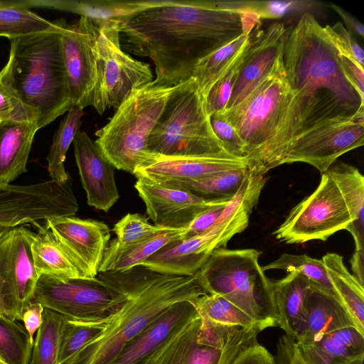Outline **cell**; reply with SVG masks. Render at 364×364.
<instances>
[{
	"label": "cell",
	"mask_w": 364,
	"mask_h": 364,
	"mask_svg": "<svg viewBox=\"0 0 364 364\" xmlns=\"http://www.w3.org/2000/svg\"><path fill=\"white\" fill-rule=\"evenodd\" d=\"M245 17L215 1L156 0L119 23L121 46L152 60L157 84L174 86L193 77L210 52L244 33Z\"/></svg>",
	"instance_id": "6da1fadb"
},
{
	"label": "cell",
	"mask_w": 364,
	"mask_h": 364,
	"mask_svg": "<svg viewBox=\"0 0 364 364\" xmlns=\"http://www.w3.org/2000/svg\"><path fill=\"white\" fill-rule=\"evenodd\" d=\"M97 277L123 292L126 301L107 317L102 332L63 364H111L128 343L170 306L208 294L197 274H160L141 265L100 272Z\"/></svg>",
	"instance_id": "7a4b0ae2"
},
{
	"label": "cell",
	"mask_w": 364,
	"mask_h": 364,
	"mask_svg": "<svg viewBox=\"0 0 364 364\" xmlns=\"http://www.w3.org/2000/svg\"><path fill=\"white\" fill-rule=\"evenodd\" d=\"M282 60L299 111L306 118L338 112L355 114L364 107L343 73L339 53L311 14H303L289 28Z\"/></svg>",
	"instance_id": "3957f363"
},
{
	"label": "cell",
	"mask_w": 364,
	"mask_h": 364,
	"mask_svg": "<svg viewBox=\"0 0 364 364\" xmlns=\"http://www.w3.org/2000/svg\"><path fill=\"white\" fill-rule=\"evenodd\" d=\"M60 28L10 39L7 63L11 85L38 114L41 129L73 106L70 99Z\"/></svg>",
	"instance_id": "277c9868"
},
{
	"label": "cell",
	"mask_w": 364,
	"mask_h": 364,
	"mask_svg": "<svg viewBox=\"0 0 364 364\" xmlns=\"http://www.w3.org/2000/svg\"><path fill=\"white\" fill-rule=\"evenodd\" d=\"M363 210L364 177L356 167L340 162L321 173L317 188L290 210L273 234L287 244L326 241Z\"/></svg>",
	"instance_id": "5b68a950"
},
{
	"label": "cell",
	"mask_w": 364,
	"mask_h": 364,
	"mask_svg": "<svg viewBox=\"0 0 364 364\" xmlns=\"http://www.w3.org/2000/svg\"><path fill=\"white\" fill-rule=\"evenodd\" d=\"M176 86L152 80L133 90L108 123L97 131L95 142L115 168L134 174L152 160L148 139Z\"/></svg>",
	"instance_id": "8992f818"
},
{
	"label": "cell",
	"mask_w": 364,
	"mask_h": 364,
	"mask_svg": "<svg viewBox=\"0 0 364 364\" xmlns=\"http://www.w3.org/2000/svg\"><path fill=\"white\" fill-rule=\"evenodd\" d=\"M260 252L251 248L213 252L196 273L208 294H218L265 329L277 326L272 280L259 263Z\"/></svg>",
	"instance_id": "52a82bcc"
},
{
	"label": "cell",
	"mask_w": 364,
	"mask_h": 364,
	"mask_svg": "<svg viewBox=\"0 0 364 364\" xmlns=\"http://www.w3.org/2000/svg\"><path fill=\"white\" fill-rule=\"evenodd\" d=\"M147 149L153 155L165 156H233L215 134L206 98L193 77L178 84L170 95L149 136Z\"/></svg>",
	"instance_id": "ba28073f"
},
{
	"label": "cell",
	"mask_w": 364,
	"mask_h": 364,
	"mask_svg": "<svg viewBox=\"0 0 364 364\" xmlns=\"http://www.w3.org/2000/svg\"><path fill=\"white\" fill-rule=\"evenodd\" d=\"M264 328L213 323L197 312L141 364H222L250 343Z\"/></svg>",
	"instance_id": "9c48e42d"
},
{
	"label": "cell",
	"mask_w": 364,
	"mask_h": 364,
	"mask_svg": "<svg viewBox=\"0 0 364 364\" xmlns=\"http://www.w3.org/2000/svg\"><path fill=\"white\" fill-rule=\"evenodd\" d=\"M282 50L270 71L252 92L239 105L222 112L243 141L247 160L274 136L292 97Z\"/></svg>",
	"instance_id": "30bf717a"
},
{
	"label": "cell",
	"mask_w": 364,
	"mask_h": 364,
	"mask_svg": "<svg viewBox=\"0 0 364 364\" xmlns=\"http://www.w3.org/2000/svg\"><path fill=\"white\" fill-rule=\"evenodd\" d=\"M364 144V107L328 118L303 130L258 171L264 176L284 164L303 162L326 172L341 155Z\"/></svg>",
	"instance_id": "8fae6325"
},
{
	"label": "cell",
	"mask_w": 364,
	"mask_h": 364,
	"mask_svg": "<svg viewBox=\"0 0 364 364\" xmlns=\"http://www.w3.org/2000/svg\"><path fill=\"white\" fill-rule=\"evenodd\" d=\"M257 203L252 197L240 196L232 211L226 213L223 210L218 222L210 230L166 245L141 265L160 274L196 275L213 251L225 248L233 236L246 229Z\"/></svg>",
	"instance_id": "7c38bea8"
},
{
	"label": "cell",
	"mask_w": 364,
	"mask_h": 364,
	"mask_svg": "<svg viewBox=\"0 0 364 364\" xmlns=\"http://www.w3.org/2000/svg\"><path fill=\"white\" fill-rule=\"evenodd\" d=\"M95 43V82L91 105L102 114L117 109L133 90L153 80L149 64L132 58L121 46L119 22L99 25Z\"/></svg>",
	"instance_id": "4fadbf2b"
},
{
	"label": "cell",
	"mask_w": 364,
	"mask_h": 364,
	"mask_svg": "<svg viewBox=\"0 0 364 364\" xmlns=\"http://www.w3.org/2000/svg\"><path fill=\"white\" fill-rule=\"evenodd\" d=\"M33 300L70 320L89 321L115 312L125 302L126 296L97 277L60 279L41 275Z\"/></svg>",
	"instance_id": "5bb4252c"
},
{
	"label": "cell",
	"mask_w": 364,
	"mask_h": 364,
	"mask_svg": "<svg viewBox=\"0 0 364 364\" xmlns=\"http://www.w3.org/2000/svg\"><path fill=\"white\" fill-rule=\"evenodd\" d=\"M78 203L71 178L28 185L0 184V226L15 228L55 217L75 216Z\"/></svg>",
	"instance_id": "9a60e30c"
},
{
	"label": "cell",
	"mask_w": 364,
	"mask_h": 364,
	"mask_svg": "<svg viewBox=\"0 0 364 364\" xmlns=\"http://www.w3.org/2000/svg\"><path fill=\"white\" fill-rule=\"evenodd\" d=\"M35 233L18 226L0 240V316L11 321H21L40 277L31 250Z\"/></svg>",
	"instance_id": "2e32d148"
},
{
	"label": "cell",
	"mask_w": 364,
	"mask_h": 364,
	"mask_svg": "<svg viewBox=\"0 0 364 364\" xmlns=\"http://www.w3.org/2000/svg\"><path fill=\"white\" fill-rule=\"evenodd\" d=\"M60 41L70 99L73 106L91 105L95 82V43L99 25L85 16L73 23L60 19Z\"/></svg>",
	"instance_id": "e0dca14e"
},
{
	"label": "cell",
	"mask_w": 364,
	"mask_h": 364,
	"mask_svg": "<svg viewBox=\"0 0 364 364\" xmlns=\"http://www.w3.org/2000/svg\"><path fill=\"white\" fill-rule=\"evenodd\" d=\"M45 226L83 279L97 277L111 237V230L105 223L66 216L48 218Z\"/></svg>",
	"instance_id": "ac0fdd59"
},
{
	"label": "cell",
	"mask_w": 364,
	"mask_h": 364,
	"mask_svg": "<svg viewBox=\"0 0 364 364\" xmlns=\"http://www.w3.org/2000/svg\"><path fill=\"white\" fill-rule=\"evenodd\" d=\"M134 188L146 205L148 217L164 229L186 228L199 214L230 200H205L181 188L140 179Z\"/></svg>",
	"instance_id": "d6986e66"
},
{
	"label": "cell",
	"mask_w": 364,
	"mask_h": 364,
	"mask_svg": "<svg viewBox=\"0 0 364 364\" xmlns=\"http://www.w3.org/2000/svg\"><path fill=\"white\" fill-rule=\"evenodd\" d=\"M242 168H248L246 158L154 155L152 160L136 168L133 175L149 183L166 184L199 181L223 171Z\"/></svg>",
	"instance_id": "ffe728a7"
},
{
	"label": "cell",
	"mask_w": 364,
	"mask_h": 364,
	"mask_svg": "<svg viewBox=\"0 0 364 364\" xmlns=\"http://www.w3.org/2000/svg\"><path fill=\"white\" fill-rule=\"evenodd\" d=\"M290 27L275 22L252 33L249 48L241 64L225 109L241 103L267 75L283 48Z\"/></svg>",
	"instance_id": "44dd1931"
},
{
	"label": "cell",
	"mask_w": 364,
	"mask_h": 364,
	"mask_svg": "<svg viewBox=\"0 0 364 364\" xmlns=\"http://www.w3.org/2000/svg\"><path fill=\"white\" fill-rule=\"evenodd\" d=\"M73 143L87 204L108 212L119 198L114 179L115 168L86 132L79 130Z\"/></svg>",
	"instance_id": "7402d4cb"
},
{
	"label": "cell",
	"mask_w": 364,
	"mask_h": 364,
	"mask_svg": "<svg viewBox=\"0 0 364 364\" xmlns=\"http://www.w3.org/2000/svg\"><path fill=\"white\" fill-rule=\"evenodd\" d=\"M196 313L191 301L174 304L128 343L111 364H141Z\"/></svg>",
	"instance_id": "603a6c76"
},
{
	"label": "cell",
	"mask_w": 364,
	"mask_h": 364,
	"mask_svg": "<svg viewBox=\"0 0 364 364\" xmlns=\"http://www.w3.org/2000/svg\"><path fill=\"white\" fill-rule=\"evenodd\" d=\"M350 326L355 327V323L343 304L311 282L305 301L304 322L296 343L310 344L326 333Z\"/></svg>",
	"instance_id": "cb8c5ba5"
},
{
	"label": "cell",
	"mask_w": 364,
	"mask_h": 364,
	"mask_svg": "<svg viewBox=\"0 0 364 364\" xmlns=\"http://www.w3.org/2000/svg\"><path fill=\"white\" fill-rule=\"evenodd\" d=\"M296 347L306 364H350L364 357V334L350 326L326 333L310 344L296 343Z\"/></svg>",
	"instance_id": "d4e9b609"
},
{
	"label": "cell",
	"mask_w": 364,
	"mask_h": 364,
	"mask_svg": "<svg viewBox=\"0 0 364 364\" xmlns=\"http://www.w3.org/2000/svg\"><path fill=\"white\" fill-rule=\"evenodd\" d=\"M36 122H0V184H8L27 171Z\"/></svg>",
	"instance_id": "484cf974"
},
{
	"label": "cell",
	"mask_w": 364,
	"mask_h": 364,
	"mask_svg": "<svg viewBox=\"0 0 364 364\" xmlns=\"http://www.w3.org/2000/svg\"><path fill=\"white\" fill-rule=\"evenodd\" d=\"M272 282L277 326L295 339L304 322L305 301L311 282L297 272H291Z\"/></svg>",
	"instance_id": "4316f807"
},
{
	"label": "cell",
	"mask_w": 364,
	"mask_h": 364,
	"mask_svg": "<svg viewBox=\"0 0 364 364\" xmlns=\"http://www.w3.org/2000/svg\"><path fill=\"white\" fill-rule=\"evenodd\" d=\"M186 229L164 230L139 243L121 247L109 241L105 251L100 272L124 271L141 264L166 245L183 239Z\"/></svg>",
	"instance_id": "83f0119b"
},
{
	"label": "cell",
	"mask_w": 364,
	"mask_h": 364,
	"mask_svg": "<svg viewBox=\"0 0 364 364\" xmlns=\"http://www.w3.org/2000/svg\"><path fill=\"white\" fill-rule=\"evenodd\" d=\"M156 1L82 0L31 1L37 6L65 10L89 18L100 25L109 21L120 22L152 6Z\"/></svg>",
	"instance_id": "f1b7e54d"
},
{
	"label": "cell",
	"mask_w": 364,
	"mask_h": 364,
	"mask_svg": "<svg viewBox=\"0 0 364 364\" xmlns=\"http://www.w3.org/2000/svg\"><path fill=\"white\" fill-rule=\"evenodd\" d=\"M321 259L334 291L356 328L364 334V285L348 270L340 255L327 253Z\"/></svg>",
	"instance_id": "f546056e"
},
{
	"label": "cell",
	"mask_w": 364,
	"mask_h": 364,
	"mask_svg": "<svg viewBox=\"0 0 364 364\" xmlns=\"http://www.w3.org/2000/svg\"><path fill=\"white\" fill-rule=\"evenodd\" d=\"M31 250L35 269L39 276L60 279H83L78 269L44 225L38 227Z\"/></svg>",
	"instance_id": "4dcf8cb0"
},
{
	"label": "cell",
	"mask_w": 364,
	"mask_h": 364,
	"mask_svg": "<svg viewBox=\"0 0 364 364\" xmlns=\"http://www.w3.org/2000/svg\"><path fill=\"white\" fill-rule=\"evenodd\" d=\"M252 33H242L218 46L196 65L193 77L199 92L205 98L213 86L223 76L249 42Z\"/></svg>",
	"instance_id": "1f68e13d"
},
{
	"label": "cell",
	"mask_w": 364,
	"mask_h": 364,
	"mask_svg": "<svg viewBox=\"0 0 364 364\" xmlns=\"http://www.w3.org/2000/svg\"><path fill=\"white\" fill-rule=\"evenodd\" d=\"M58 21L50 22L31 11L22 2L0 1V36L9 40L18 37L57 31Z\"/></svg>",
	"instance_id": "d6a6232c"
},
{
	"label": "cell",
	"mask_w": 364,
	"mask_h": 364,
	"mask_svg": "<svg viewBox=\"0 0 364 364\" xmlns=\"http://www.w3.org/2000/svg\"><path fill=\"white\" fill-rule=\"evenodd\" d=\"M83 114L82 109L73 106L61 121L53 135V143L46 159L50 179L58 183H65L70 178L65 171L64 162L67 151L80 130Z\"/></svg>",
	"instance_id": "836d02e7"
},
{
	"label": "cell",
	"mask_w": 364,
	"mask_h": 364,
	"mask_svg": "<svg viewBox=\"0 0 364 364\" xmlns=\"http://www.w3.org/2000/svg\"><path fill=\"white\" fill-rule=\"evenodd\" d=\"M250 173L249 168L223 171L205 178L165 185L188 191L205 200L231 199L238 191Z\"/></svg>",
	"instance_id": "e575fe53"
},
{
	"label": "cell",
	"mask_w": 364,
	"mask_h": 364,
	"mask_svg": "<svg viewBox=\"0 0 364 364\" xmlns=\"http://www.w3.org/2000/svg\"><path fill=\"white\" fill-rule=\"evenodd\" d=\"M67 318L44 309L28 364H59L60 341Z\"/></svg>",
	"instance_id": "d590c367"
},
{
	"label": "cell",
	"mask_w": 364,
	"mask_h": 364,
	"mask_svg": "<svg viewBox=\"0 0 364 364\" xmlns=\"http://www.w3.org/2000/svg\"><path fill=\"white\" fill-rule=\"evenodd\" d=\"M262 269L264 272L270 269L297 272L340 301L328 277L322 259L313 258L306 255L284 253L274 261L262 267Z\"/></svg>",
	"instance_id": "8d00e7d4"
},
{
	"label": "cell",
	"mask_w": 364,
	"mask_h": 364,
	"mask_svg": "<svg viewBox=\"0 0 364 364\" xmlns=\"http://www.w3.org/2000/svg\"><path fill=\"white\" fill-rule=\"evenodd\" d=\"M33 346L23 325L0 316V360L6 364H28Z\"/></svg>",
	"instance_id": "74e56055"
},
{
	"label": "cell",
	"mask_w": 364,
	"mask_h": 364,
	"mask_svg": "<svg viewBox=\"0 0 364 364\" xmlns=\"http://www.w3.org/2000/svg\"><path fill=\"white\" fill-rule=\"evenodd\" d=\"M193 304L199 315L215 323L240 327L262 326L239 308L216 294H204L193 301Z\"/></svg>",
	"instance_id": "f35d334b"
},
{
	"label": "cell",
	"mask_w": 364,
	"mask_h": 364,
	"mask_svg": "<svg viewBox=\"0 0 364 364\" xmlns=\"http://www.w3.org/2000/svg\"><path fill=\"white\" fill-rule=\"evenodd\" d=\"M107 317L89 321L67 318L60 341L59 364H63L86 344L97 338L105 328Z\"/></svg>",
	"instance_id": "ab89813d"
},
{
	"label": "cell",
	"mask_w": 364,
	"mask_h": 364,
	"mask_svg": "<svg viewBox=\"0 0 364 364\" xmlns=\"http://www.w3.org/2000/svg\"><path fill=\"white\" fill-rule=\"evenodd\" d=\"M37 112L28 107L11 84L6 65L0 71V122H36Z\"/></svg>",
	"instance_id": "60d3db41"
},
{
	"label": "cell",
	"mask_w": 364,
	"mask_h": 364,
	"mask_svg": "<svg viewBox=\"0 0 364 364\" xmlns=\"http://www.w3.org/2000/svg\"><path fill=\"white\" fill-rule=\"evenodd\" d=\"M164 230L168 229L149 223L139 213H128L114 225L112 231L116 238L112 241L119 246L127 247L148 240Z\"/></svg>",
	"instance_id": "b9f144b4"
},
{
	"label": "cell",
	"mask_w": 364,
	"mask_h": 364,
	"mask_svg": "<svg viewBox=\"0 0 364 364\" xmlns=\"http://www.w3.org/2000/svg\"><path fill=\"white\" fill-rule=\"evenodd\" d=\"M250 41L251 38L230 68L210 90L206 97V108L210 117L225 110Z\"/></svg>",
	"instance_id": "7bdbcfd3"
},
{
	"label": "cell",
	"mask_w": 364,
	"mask_h": 364,
	"mask_svg": "<svg viewBox=\"0 0 364 364\" xmlns=\"http://www.w3.org/2000/svg\"><path fill=\"white\" fill-rule=\"evenodd\" d=\"M323 30L340 55L353 60L363 68L364 51L355 36L347 31L342 23L336 22L333 25H327L323 27Z\"/></svg>",
	"instance_id": "ee69618b"
},
{
	"label": "cell",
	"mask_w": 364,
	"mask_h": 364,
	"mask_svg": "<svg viewBox=\"0 0 364 364\" xmlns=\"http://www.w3.org/2000/svg\"><path fill=\"white\" fill-rule=\"evenodd\" d=\"M212 129L227 151L237 158H246L245 144L222 112L210 117Z\"/></svg>",
	"instance_id": "f6af8a7d"
},
{
	"label": "cell",
	"mask_w": 364,
	"mask_h": 364,
	"mask_svg": "<svg viewBox=\"0 0 364 364\" xmlns=\"http://www.w3.org/2000/svg\"><path fill=\"white\" fill-rule=\"evenodd\" d=\"M222 364H276L274 356L257 338L228 355Z\"/></svg>",
	"instance_id": "bcb514c9"
},
{
	"label": "cell",
	"mask_w": 364,
	"mask_h": 364,
	"mask_svg": "<svg viewBox=\"0 0 364 364\" xmlns=\"http://www.w3.org/2000/svg\"><path fill=\"white\" fill-rule=\"evenodd\" d=\"M225 205L212 208L196 216L186 228L184 238L197 236L210 230L218 222Z\"/></svg>",
	"instance_id": "7dc6e473"
},
{
	"label": "cell",
	"mask_w": 364,
	"mask_h": 364,
	"mask_svg": "<svg viewBox=\"0 0 364 364\" xmlns=\"http://www.w3.org/2000/svg\"><path fill=\"white\" fill-rule=\"evenodd\" d=\"M274 356L276 364H306L297 349L295 339L287 334L279 337Z\"/></svg>",
	"instance_id": "c3c4849f"
},
{
	"label": "cell",
	"mask_w": 364,
	"mask_h": 364,
	"mask_svg": "<svg viewBox=\"0 0 364 364\" xmlns=\"http://www.w3.org/2000/svg\"><path fill=\"white\" fill-rule=\"evenodd\" d=\"M340 60L347 80L364 103V68L343 55H340Z\"/></svg>",
	"instance_id": "681fc988"
},
{
	"label": "cell",
	"mask_w": 364,
	"mask_h": 364,
	"mask_svg": "<svg viewBox=\"0 0 364 364\" xmlns=\"http://www.w3.org/2000/svg\"><path fill=\"white\" fill-rule=\"evenodd\" d=\"M43 311L44 307L40 303L32 300L26 306L22 314L21 321L33 345L34 343V334L37 332L43 322Z\"/></svg>",
	"instance_id": "f907efd6"
},
{
	"label": "cell",
	"mask_w": 364,
	"mask_h": 364,
	"mask_svg": "<svg viewBox=\"0 0 364 364\" xmlns=\"http://www.w3.org/2000/svg\"><path fill=\"white\" fill-rule=\"evenodd\" d=\"M353 236L355 242V252L364 254V210L345 229Z\"/></svg>",
	"instance_id": "816d5d0a"
},
{
	"label": "cell",
	"mask_w": 364,
	"mask_h": 364,
	"mask_svg": "<svg viewBox=\"0 0 364 364\" xmlns=\"http://www.w3.org/2000/svg\"><path fill=\"white\" fill-rule=\"evenodd\" d=\"M330 5L331 9L341 18L347 31L353 36L356 35L363 39L364 37V26L363 23L341 7L333 4H330Z\"/></svg>",
	"instance_id": "f5cc1de1"
},
{
	"label": "cell",
	"mask_w": 364,
	"mask_h": 364,
	"mask_svg": "<svg viewBox=\"0 0 364 364\" xmlns=\"http://www.w3.org/2000/svg\"><path fill=\"white\" fill-rule=\"evenodd\" d=\"M11 228H6V227H4V226H0V240H1V238L4 237V235H5V233L9 231Z\"/></svg>",
	"instance_id": "db71d44e"
},
{
	"label": "cell",
	"mask_w": 364,
	"mask_h": 364,
	"mask_svg": "<svg viewBox=\"0 0 364 364\" xmlns=\"http://www.w3.org/2000/svg\"><path fill=\"white\" fill-rule=\"evenodd\" d=\"M364 357L358 358L352 361L350 364H363Z\"/></svg>",
	"instance_id": "11a10c76"
},
{
	"label": "cell",
	"mask_w": 364,
	"mask_h": 364,
	"mask_svg": "<svg viewBox=\"0 0 364 364\" xmlns=\"http://www.w3.org/2000/svg\"><path fill=\"white\" fill-rule=\"evenodd\" d=\"M0 364H6V363H4L1 360H0Z\"/></svg>",
	"instance_id": "9f6ffc18"
}]
</instances>
